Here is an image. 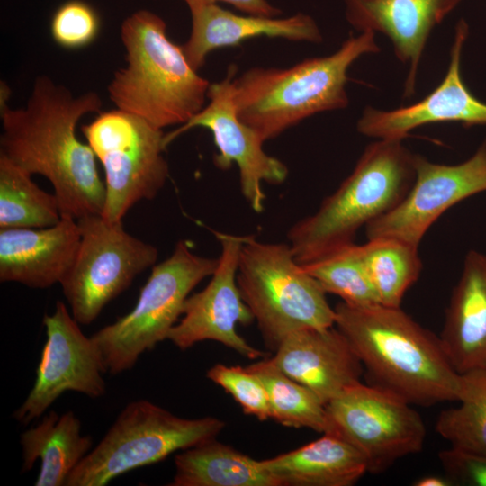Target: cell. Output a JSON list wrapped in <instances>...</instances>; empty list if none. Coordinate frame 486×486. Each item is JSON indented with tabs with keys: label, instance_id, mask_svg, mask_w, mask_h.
<instances>
[{
	"label": "cell",
	"instance_id": "1",
	"mask_svg": "<svg viewBox=\"0 0 486 486\" xmlns=\"http://www.w3.org/2000/svg\"><path fill=\"white\" fill-rule=\"evenodd\" d=\"M101 109L97 93L75 95L48 76H37L24 107L1 105L0 153L51 183L61 217L103 213L105 184L96 157L76 133L81 118Z\"/></svg>",
	"mask_w": 486,
	"mask_h": 486
},
{
	"label": "cell",
	"instance_id": "2",
	"mask_svg": "<svg viewBox=\"0 0 486 486\" xmlns=\"http://www.w3.org/2000/svg\"><path fill=\"white\" fill-rule=\"evenodd\" d=\"M334 310L336 328L360 359L370 384L420 406L462 399L464 374L454 368L440 337L400 307L340 302Z\"/></svg>",
	"mask_w": 486,
	"mask_h": 486
},
{
	"label": "cell",
	"instance_id": "3",
	"mask_svg": "<svg viewBox=\"0 0 486 486\" xmlns=\"http://www.w3.org/2000/svg\"><path fill=\"white\" fill-rule=\"evenodd\" d=\"M121 39L125 66L108 86L116 108L159 129L183 125L203 108L211 84L167 37L159 15L144 9L132 13L122 23Z\"/></svg>",
	"mask_w": 486,
	"mask_h": 486
},
{
	"label": "cell",
	"instance_id": "4",
	"mask_svg": "<svg viewBox=\"0 0 486 486\" xmlns=\"http://www.w3.org/2000/svg\"><path fill=\"white\" fill-rule=\"evenodd\" d=\"M374 34L350 36L335 53L291 68L247 70L233 80L239 119L266 141L313 114L346 107L347 70L359 57L380 51Z\"/></svg>",
	"mask_w": 486,
	"mask_h": 486
},
{
	"label": "cell",
	"instance_id": "5",
	"mask_svg": "<svg viewBox=\"0 0 486 486\" xmlns=\"http://www.w3.org/2000/svg\"><path fill=\"white\" fill-rule=\"evenodd\" d=\"M414 158L402 140L369 144L340 186L289 230L296 261L304 264L354 243L359 229L394 209L414 182Z\"/></svg>",
	"mask_w": 486,
	"mask_h": 486
},
{
	"label": "cell",
	"instance_id": "6",
	"mask_svg": "<svg viewBox=\"0 0 486 486\" xmlns=\"http://www.w3.org/2000/svg\"><path fill=\"white\" fill-rule=\"evenodd\" d=\"M237 283L272 350L295 331L335 325V310L326 292L296 261L289 243L261 242L246 236Z\"/></svg>",
	"mask_w": 486,
	"mask_h": 486
},
{
	"label": "cell",
	"instance_id": "7",
	"mask_svg": "<svg viewBox=\"0 0 486 486\" xmlns=\"http://www.w3.org/2000/svg\"><path fill=\"white\" fill-rule=\"evenodd\" d=\"M224 427L216 417L185 418L149 400H133L72 471L66 486H104L131 470L216 438Z\"/></svg>",
	"mask_w": 486,
	"mask_h": 486
},
{
	"label": "cell",
	"instance_id": "8",
	"mask_svg": "<svg viewBox=\"0 0 486 486\" xmlns=\"http://www.w3.org/2000/svg\"><path fill=\"white\" fill-rule=\"evenodd\" d=\"M218 262L194 253L184 241L177 242L173 253L153 266L134 308L91 337L106 373L115 375L131 369L143 353L167 339L191 292L212 276Z\"/></svg>",
	"mask_w": 486,
	"mask_h": 486
},
{
	"label": "cell",
	"instance_id": "9",
	"mask_svg": "<svg viewBox=\"0 0 486 486\" xmlns=\"http://www.w3.org/2000/svg\"><path fill=\"white\" fill-rule=\"evenodd\" d=\"M81 131L105 173L106 220L121 222L135 203L152 200L163 188L169 167L162 129L116 108L100 112Z\"/></svg>",
	"mask_w": 486,
	"mask_h": 486
},
{
	"label": "cell",
	"instance_id": "10",
	"mask_svg": "<svg viewBox=\"0 0 486 486\" xmlns=\"http://www.w3.org/2000/svg\"><path fill=\"white\" fill-rule=\"evenodd\" d=\"M77 223L79 246L60 285L75 320L89 325L138 274L155 265L158 251L128 233L122 221L89 215Z\"/></svg>",
	"mask_w": 486,
	"mask_h": 486
},
{
	"label": "cell",
	"instance_id": "11",
	"mask_svg": "<svg viewBox=\"0 0 486 486\" xmlns=\"http://www.w3.org/2000/svg\"><path fill=\"white\" fill-rule=\"evenodd\" d=\"M397 394L358 382L326 403L330 431L355 446L368 472L380 473L423 448L426 427L418 412Z\"/></svg>",
	"mask_w": 486,
	"mask_h": 486
},
{
	"label": "cell",
	"instance_id": "12",
	"mask_svg": "<svg viewBox=\"0 0 486 486\" xmlns=\"http://www.w3.org/2000/svg\"><path fill=\"white\" fill-rule=\"evenodd\" d=\"M236 72L232 65L222 80L210 85L209 104L185 123L166 133L165 146L194 128L208 129L219 151L213 158L215 166L222 170L230 168L232 164L238 166L241 194L254 212H261L266 201L262 183L283 184L288 168L264 151L263 139L239 119L234 103Z\"/></svg>",
	"mask_w": 486,
	"mask_h": 486
},
{
	"label": "cell",
	"instance_id": "13",
	"mask_svg": "<svg viewBox=\"0 0 486 486\" xmlns=\"http://www.w3.org/2000/svg\"><path fill=\"white\" fill-rule=\"evenodd\" d=\"M47 340L36 370L34 384L13 417L27 425L40 417L65 392L99 398L106 392V373L93 339L81 330L63 302L43 318Z\"/></svg>",
	"mask_w": 486,
	"mask_h": 486
},
{
	"label": "cell",
	"instance_id": "14",
	"mask_svg": "<svg viewBox=\"0 0 486 486\" xmlns=\"http://www.w3.org/2000/svg\"><path fill=\"white\" fill-rule=\"evenodd\" d=\"M415 178L402 201L366 225L367 239L392 238L418 247L436 220L449 208L486 191V139L467 160L436 164L415 154Z\"/></svg>",
	"mask_w": 486,
	"mask_h": 486
},
{
	"label": "cell",
	"instance_id": "15",
	"mask_svg": "<svg viewBox=\"0 0 486 486\" xmlns=\"http://www.w3.org/2000/svg\"><path fill=\"white\" fill-rule=\"evenodd\" d=\"M213 233L220 245L217 268L206 287L186 299L182 318L167 339L181 350L212 340L250 359L265 357L263 351L248 344L237 330L238 323L248 325L255 320L237 283L238 256L246 236Z\"/></svg>",
	"mask_w": 486,
	"mask_h": 486
},
{
	"label": "cell",
	"instance_id": "16",
	"mask_svg": "<svg viewBox=\"0 0 486 486\" xmlns=\"http://www.w3.org/2000/svg\"><path fill=\"white\" fill-rule=\"evenodd\" d=\"M469 34L467 22L455 26L448 70L440 85L421 101L392 111L366 107L357 122L358 131L379 140H403L422 125L459 122L465 128L486 124V104L464 85L461 75L463 46Z\"/></svg>",
	"mask_w": 486,
	"mask_h": 486
},
{
	"label": "cell",
	"instance_id": "17",
	"mask_svg": "<svg viewBox=\"0 0 486 486\" xmlns=\"http://www.w3.org/2000/svg\"><path fill=\"white\" fill-rule=\"evenodd\" d=\"M271 362L312 391L325 404L360 382L364 366L342 332L334 326L304 328L288 335Z\"/></svg>",
	"mask_w": 486,
	"mask_h": 486
},
{
	"label": "cell",
	"instance_id": "18",
	"mask_svg": "<svg viewBox=\"0 0 486 486\" xmlns=\"http://www.w3.org/2000/svg\"><path fill=\"white\" fill-rule=\"evenodd\" d=\"M344 1L346 20L356 30L379 32L391 39L396 57L410 68L404 97H410L430 32L462 0Z\"/></svg>",
	"mask_w": 486,
	"mask_h": 486
},
{
	"label": "cell",
	"instance_id": "19",
	"mask_svg": "<svg viewBox=\"0 0 486 486\" xmlns=\"http://www.w3.org/2000/svg\"><path fill=\"white\" fill-rule=\"evenodd\" d=\"M77 220L61 217L46 228L0 229V281L44 289L60 284L75 259Z\"/></svg>",
	"mask_w": 486,
	"mask_h": 486
},
{
	"label": "cell",
	"instance_id": "20",
	"mask_svg": "<svg viewBox=\"0 0 486 486\" xmlns=\"http://www.w3.org/2000/svg\"><path fill=\"white\" fill-rule=\"evenodd\" d=\"M192 18L190 37L182 46L194 69L198 71L208 55L218 49L240 45L259 36L294 41L320 42L322 36L312 17L296 14L287 18L238 15L217 4H186Z\"/></svg>",
	"mask_w": 486,
	"mask_h": 486
},
{
	"label": "cell",
	"instance_id": "21",
	"mask_svg": "<svg viewBox=\"0 0 486 486\" xmlns=\"http://www.w3.org/2000/svg\"><path fill=\"white\" fill-rule=\"evenodd\" d=\"M461 374L486 369V254L470 250L446 308L439 336Z\"/></svg>",
	"mask_w": 486,
	"mask_h": 486
},
{
	"label": "cell",
	"instance_id": "22",
	"mask_svg": "<svg viewBox=\"0 0 486 486\" xmlns=\"http://www.w3.org/2000/svg\"><path fill=\"white\" fill-rule=\"evenodd\" d=\"M260 463L278 486H351L368 472L361 453L335 431Z\"/></svg>",
	"mask_w": 486,
	"mask_h": 486
},
{
	"label": "cell",
	"instance_id": "23",
	"mask_svg": "<svg viewBox=\"0 0 486 486\" xmlns=\"http://www.w3.org/2000/svg\"><path fill=\"white\" fill-rule=\"evenodd\" d=\"M22 472L40 462L35 486H63L72 471L92 449L93 439L81 434V422L72 411L51 410L21 434Z\"/></svg>",
	"mask_w": 486,
	"mask_h": 486
},
{
	"label": "cell",
	"instance_id": "24",
	"mask_svg": "<svg viewBox=\"0 0 486 486\" xmlns=\"http://www.w3.org/2000/svg\"><path fill=\"white\" fill-rule=\"evenodd\" d=\"M175 468L170 486H278L260 460L216 438L176 454Z\"/></svg>",
	"mask_w": 486,
	"mask_h": 486
},
{
	"label": "cell",
	"instance_id": "25",
	"mask_svg": "<svg viewBox=\"0 0 486 486\" xmlns=\"http://www.w3.org/2000/svg\"><path fill=\"white\" fill-rule=\"evenodd\" d=\"M359 254L381 304L400 307L406 292L419 277L418 247L392 238H369Z\"/></svg>",
	"mask_w": 486,
	"mask_h": 486
},
{
	"label": "cell",
	"instance_id": "26",
	"mask_svg": "<svg viewBox=\"0 0 486 486\" xmlns=\"http://www.w3.org/2000/svg\"><path fill=\"white\" fill-rule=\"evenodd\" d=\"M32 176L0 153V229L46 228L60 220L57 197Z\"/></svg>",
	"mask_w": 486,
	"mask_h": 486
},
{
	"label": "cell",
	"instance_id": "27",
	"mask_svg": "<svg viewBox=\"0 0 486 486\" xmlns=\"http://www.w3.org/2000/svg\"><path fill=\"white\" fill-rule=\"evenodd\" d=\"M263 382L268 395L271 418L285 427L330 431L326 404L309 388L294 381L270 360L248 365Z\"/></svg>",
	"mask_w": 486,
	"mask_h": 486
},
{
	"label": "cell",
	"instance_id": "28",
	"mask_svg": "<svg viewBox=\"0 0 486 486\" xmlns=\"http://www.w3.org/2000/svg\"><path fill=\"white\" fill-rule=\"evenodd\" d=\"M323 291L354 305L380 303L355 242L300 264Z\"/></svg>",
	"mask_w": 486,
	"mask_h": 486
},
{
	"label": "cell",
	"instance_id": "29",
	"mask_svg": "<svg viewBox=\"0 0 486 486\" xmlns=\"http://www.w3.org/2000/svg\"><path fill=\"white\" fill-rule=\"evenodd\" d=\"M464 374L460 405L440 412L436 430L451 446L486 455V369Z\"/></svg>",
	"mask_w": 486,
	"mask_h": 486
},
{
	"label": "cell",
	"instance_id": "30",
	"mask_svg": "<svg viewBox=\"0 0 486 486\" xmlns=\"http://www.w3.org/2000/svg\"><path fill=\"white\" fill-rule=\"evenodd\" d=\"M206 376L231 395L245 414L261 421L271 418L266 389L261 379L248 366L216 364L207 371Z\"/></svg>",
	"mask_w": 486,
	"mask_h": 486
},
{
	"label": "cell",
	"instance_id": "31",
	"mask_svg": "<svg viewBox=\"0 0 486 486\" xmlns=\"http://www.w3.org/2000/svg\"><path fill=\"white\" fill-rule=\"evenodd\" d=\"M100 17L92 5L82 0H69L54 13L50 22L53 40L65 49L90 45L98 36Z\"/></svg>",
	"mask_w": 486,
	"mask_h": 486
},
{
	"label": "cell",
	"instance_id": "32",
	"mask_svg": "<svg viewBox=\"0 0 486 486\" xmlns=\"http://www.w3.org/2000/svg\"><path fill=\"white\" fill-rule=\"evenodd\" d=\"M453 485L486 486V455L450 446L438 454Z\"/></svg>",
	"mask_w": 486,
	"mask_h": 486
},
{
	"label": "cell",
	"instance_id": "33",
	"mask_svg": "<svg viewBox=\"0 0 486 486\" xmlns=\"http://www.w3.org/2000/svg\"><path fill=\"white\" fill-rule=\"evenodd\" d=\"M186 4L191 2L217 4V2H225L235 8L252 15H260L267 17H276L282 14V11L266 0H184Z\"/></svg>",
	"mask_w": 486,
	"mask_h": 486
},
{
	"label": "cell",
	"instance_id": "34",
	"mask_svg": "<svg viewBox=\"0 0 486 486\" xmlns=\"http://www.w3.org/2000/svg\"><path fill=\"white\" fill-rule=\"evenodd\" d=\"M413 485L415 486H451L453 484L446 476L442 477L438 475H426L416 480Z\"/></svg>",
	"mask_w": 486,
	"mask_h": 486
}]
</instances>
